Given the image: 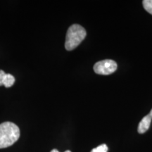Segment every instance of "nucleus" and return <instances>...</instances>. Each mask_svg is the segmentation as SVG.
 I'll list each match as a JSON object with an SVG mask.
<instances>
[{"mask_svg":"<svg viewBox=\"0 0 152 152\" xmlns=\"http://www.w3.org/2000/svg\"><path fill=\"white\" fill-rule=\"evenodd\" d=\"M50 152H59L58 151V150L57 149H53V150H52V151H51ZM65 152H71V151H69V150H67V151H66Z\"/></svg>","mask_w":152,"mask_h":152,"instance_id":"9","label":"nucleus"},{"mask_svg":"<svg viewBox=\"0 0 152 152\" xmlns=\"http://www.w3.org/2000/svg\"><path fill=\"white\" fill-rule=\"evenodd\" d=\"M151 120L152 118L149 115H146V116H144L143 118L142 119V121H140V123H139L138 128H137L138 132L140 133V134H142V133L147 132V131L149 130L150 127Z\"/></svg>","mask_w":152,"mask_h":152,"instance_id":"4","label":"nucleus"},{"mask_svg":"<svg viewBox=\"0 0 152 152\" xmlns=\"http://www.w3.org/2000/svg\"><path fill=\"white\" fill-rule=\"evenodd\" d=\"M20 137V129L14 123L4 122L0 124V149L13 145Z\"/></svg>","mask_w":152,"mask_h":152,"instance_id":"1","label":"nucleus"},{"mask_svg":"<svg viewBox=\"0 0 152 152\" xmlns=\"http://www.w3.org/2000/svg\"><path fill=\"white\" fill-rule=\"evenodd\" d=\"M91 152H108V147L106 144H103L93 149Z\"/></svg>","mask_w":152,"mask_h":152,"instance_id":"7","label":"nucleus"},{"mask_svg":"<svg viewBox=\"0 0 152 152\" xmlns=\"http://www.w3.org/2000/svg\"><path fill=\"white\" fill-rule=\"evenodd\" d=\"M149 115H150V116H151V118H152V109L151 110V111H150V113H149Z\"/></svg>","mask_w":152,"mask_h":152,"instance_id":"10","label":"nucleus"},{"mask_svg":"<svg viewBox=\"0 0 152 152\" xmlns=\"http://www.w3.org/2000/svg\"><path fill=\"white\" fill-rule=\"evenodd\" d=\"M15 83V77L9 73H6L4 78L3 86L5 87H11Z\"/></svg>","mask_w":152,"mask_h":152,"instance_id":"5","label":"nucleus"},{"mask_svg":"<svg viewBox=\"0 0 152 152\" xmlns=\"http://www.w3.org/2000/svg\"><path fill=\"white\" fill-rule=\"evenodd\" d=\"M116 62L111 59H105L96 62L94 66V71L99 75H107L116 71Z\"/></svg>","mask_w":152,"mask_h":152,"instance_id":"3","label":"nucleus"},{"mask_svg":"<svg viewBox=\"0 0 152 152\" xmlns=\"http://www.w3.org/2000/svg\"><path fill=\"white\" fill-rule=\"evenodd\" d=\"M6 73L2 70H0V86H3V82Z\"/></svg>","mask_w":152,"mask_h":152,"instance_id":"8","label":"nucleus"},{"mask_svg":"<svg viewBox=\"0 0 152 152\" xmlns=\"http://www.w3.org/2000/svg\"><path fill=\"white\" fill-rule=\"evenodd\" d=\"M86 30L78 24L70 26L66 33L65 47L68 51L75 49L86 37Z\"/></svg>","mask_w":152,"mask_h":152,"instance_id":"2","label":"nucleus"},{"mask_svg":"<svg viewBox=\"0 0 152 152\" xmlns=\"http://www.w3.org/2000/svg\"><path fill=\"white\" fill-rule=\"evenodd\" d=\"M144 9L152 15V0H144L143 1Z\"/></svg>","mask_w":152,"mask_h":152,"instance_id":"6","label":"nucleus"}]
</instances>
